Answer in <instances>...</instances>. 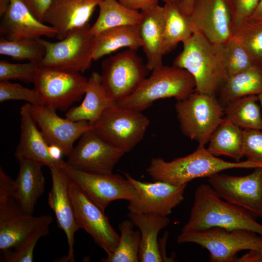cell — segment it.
Wrapping results in <instances>:
<instances>
[{"label":"cell","instance_id":"1","mask_svg":"<svg viewBox=\"0 0 262 262\" xmlns=\"http://www.w3.org/2000/svg\"><path fill=\"white\" fill-rule=\"evenodd\" d=\"M182 43L183 49L175 58L173 66L192 75L195 91L216 96L229 78L224 45L213 43L196 33Z\"/></svg>","mask_w":262,"mask_h":262},{"label":"cell","instance_id":"2","mask_svg":"<svg viewBox=\"0 0 262 262\" xmlns=\"http://www.w3.org/2000/svg\"><path fill=\"white\" fill-rule=\"evenodd\" d=\"M248 211L230 203L218 196L210 184L197 187L189 218L181 232L213 227L243 229L262 236V225Z\"/></svg>","mask_w":262,"mask_h":262},{"label":"cell","instance_id":"3","mask_svg":"<svg viewBox=\"0 0 262 262\" xmlns=\"http://www.w3.org/2000/svg\"><path fill=\"white\" fill-rule=\"evenodd\" d=\"M262 168V162L250 159L240 162L224 161L210 153L205 146H198L192 153L167 162L153 158L147 172L153 181L180 185L200 178L209 177L233 168Z\"/></svg>","mask_w":262,"mask_h":262},{"label":"cell","instance_id":"4","mask_svg":"<svg viewBox=\"0 0 262 262\" xmlns=\"http://www.w3.org/2000/svg\"><path fill=\"white\" fill-rule=\"evenodd\" d=\"M152 71L150 76L145 78L131 95L116 104L142 112L156 100L175 98L180 101L195 91V80L185 69L163 65Z\"/></svg>","mask_w":262,"mask_h":262},{"label":"cell","instance_id":"5","mask_svg":"<svg viewBox=\"0 0 262 262\" xmlns=\"http://www.w3.org/2000/svg\"><path fill=\"white\" fill-rule=\"evenodd\" d=\"M14 180L0 167V250H12L42 227L51 224L49 215L34 216L25 213L13 195Z\"/></svg>","mask_w":262,"mask_h":262},{"label":"cell","instance_id":"6","mask_svg":"<svg viewBox=\"0 0 262 262\" xmlns=\"http://www.w3.org/2000/svg\"><path fill=\"white\" fill-rule=\"evenodd\" d=\"M175 107L181 132L200 146L208 143L225 114L224 107L216 96L195 91L177 101Z\"/></svg>","mask_w":262,"mask_h":262},{"label":"cell","instance_id":"7","mask_svg":"<svg viewBox=\"0 0 262 262\" xmlns=\"http://www.w3.org/2000/svg\"><path fill=\"white\" fill-rule=\"evenodd\" d=\"M179 244H196L209 252L212 262H234L235 255L245 250L262 252V236L250 231L213 227L181 232L178 236Z\"/></svg>","mask_w":262,"mask_h":262},{"label":"cell","instance_id":"8","mask_svg":"<svg viewBox=\"0 0 262 262\" xmlns=\"http://www.w3.org/2000/svg\"><path fill=\"white\" fill-rule=\"evenodd\" d=\"M90 124L101 139L125 153L142 140L149 120L142 112L115 104Z\"/></svg>","mask_w":262,"mask_h":262},{"label":"cell","instance_id":"9","mask_svg":"<svg viewBox=\"0 0 262 262\" xmlns=\"http://www.w3.org/2000/svg\"><path fill=\"white\" fill-rule=\"evenodd\" d=\"M91 26L87 23L75 29L56 42L42 39L46 53L40 65L81 74L88 69L93 61L95 42V36L90 32Z\"/></svg>","mask_w":262,"mask_h":262},{"label":"cell","instance_id":"10","mask_svg":"<svg viewBox=\"0 0 262 262\" xmlns=\"http://www.w3.org/2000/svg\"><path fill=\"white\" fill-rule=\"evenodd\" d=\"M59 166L71 181L104 212L115 200L130 201L138 196L132 183L119 174L85 171L71 166L62 159Z\"/></svg>","mask_w":262,"mask_h":262},{"label":"cell","instance_id":"11","mask_svg":"<svg viewBox=\"0 0 262 262\" xmlns=\"http://www.w3.org/2000/svg\"><path fill=\"white\" fill-rule=\"evenodd\" d=\"M136 51L128 49L102 63L101 84L115 103L131 95L149 71Z\"/></svg>","mask_w":262,"mask_h":262},{"label":"cell","instance_id":"12","mask_svg":"<svg viewBox=\"0 0 262 262\" xmlns=\"http://www.w3.org/2000/svg\"><path fill=\"white\" fill-rule=\"evenodd\" d=\"M88 82L80 73L41 66L33 83L44 105L65 112L82 98Z\"/></svg>","mask_w":262,"mask_h":262},{"label":"cell","instance_id":"13","mask_svg":"<svg viewBox=\"0 0 262 262\" xmlns=\"http://www.w3.org/2000/svg\"><path fill=\"white\" fill-rule=\"evenodd\" d=\"M208 182L222 199L262 218V168L243 176L217 173Z\"/></svg>","mask_w":262,"mask_h":262},{"label":"cell","instance_id":"14","mask_svg":"<svg viewBox=\"0 0 262 262\" xmlns=\"http://www.w3.org/2000/svg\"><path fill=\"white\" fill-rule=\"evenodd\" d=\"M69 193L80 229L88 233L107 256L111 255L117 247L119 236L104 212L71 180Z\"/></svg>","mask_w":262,"mask_h":262},{"label":"cell","instance_id":"15","mask_svg":"<svg viewBox=\"0 0 262 262\" xmlns=\"http://www.w3.org/2000/svg\"><path fill=\"white\" fill-rule=\"evenodd\" d=\"M125 177L134 185L138 196L129 201L130 212L150 213L167 216L172 210L184 200V193L187 184L177 185L166 182H143L125 173Z\"/></svg>","mask_w":262,"mask_h":262},{"label":"cell","instance_id":"16","mask_svg":"<svg viewBox=\"0 0 262 262\" xmlns=\"http://www.w3.org/2000/svg\"><path fill=\"white\" fill-rule=\"evenodd\" d=\"M193 33L211 42L225 44L232 36L231 16L225 0H196L187 16Z\"/></svg>","mask_w":262,"mask_h":262},{"label":"cell","instance_id":"17","mask_svg":"<svg viewBox=\"0 0 262 262\" xmlns=\"http://www.w3.org/2000/svg\"><path fill=\"white\" fill-rule=\"evenodd\" d=\"M124 154L107 143L91 129L82 135L66 162L85 171L110 173Z\"/></svg>","mask_w":262,"mask_h":262},{"label":"cell","instance_id":"18","mask_svg":"<svg viewBox=\"0 0 262 262\" xmlns=\"http://www.w3.org/2000/svg\"><path fill=\"white\" fill-rule=\"evenodd\" d=\"M32 115L49 145H56L68 157L76 140L92 129L91 124L85 121H73L60 117L56 110L46 105H32Z\"/></svg>","mask_w":262,"mask_h":262},{"label":"cell","instance_id":"19","mask_svg":"<svg viewBox=\"0 0 262 262\" xmlns=\"http://www.w3.org/2000/svg\"><path fill=\"white\" fill-rule=\"evenodd\" d=\"M52 186L48 195V204L54 213L58 227L65 233L68 244L67 262H74L75 232L80 229L69 193L70 180L59 166L49 168Z\"/></svg>","mask_w":262,"mask_h":262},{"label":"cell","instance_id":"20","mask_svg":"<svg viewBox=\"0 0 262 262\" xmlns=\"http://www.w3.org/2000/svg\"><path fill=\"white\" fill-rule=\"evenodd\" d=\"M1 17V38L15 40L38 39L43 36L55 37V29L37 20L22 0H10L6 11Z\"/></svg>","mask_w":262,"mask_h":262},{"label":"cell","instance_id":"21","mask_svg":"<svg viewBox=\"0 0 262 262\" xmlns=\"http://www.w3.org/2000/svg\"><path fill=\"white\" fill-rule=\"evenodd\" d=\"M101 0H53L44 22L53 27L57 40L64 39L71 31L84 26Z\"/></svg>","mask_w":262,"mask_h":262},{"label":"cell","instance_id":"22","mask_svg":"<svg viewBox=\"0 0 262 262\" xmlns=\"http://www.w3.org/2000/svg\"><path fill=\"white\" fill-rule=\"evenodd\" d=\"M30 105L27 102L20 108L21 133L15 156L18 161L29 160L49 168L58 166L60 161L54 160L50 156L49 145L37 127Z\"/></svg>","mask_w":262,"mask_h":262},{"label":"cell","instance_id":"23","mask_svg":"<svg viewBox=\"0 0 262 262\" xmlns=\"http://www.w3.org/2000/svg\"><path fill=\"white\" fill-rule=\"evenodd\" d=\"M140 12L142 17L138 27L142 48L147 58V68L152 71L163 65L164 7L158 4Z\"/></svg>","mask_w":262,"mask_h":262},{"label":"cell","instance_id":"24","mask_svg":"<svg viewBox=\"0 0 262 262\" xmlns=\"http://www.w3.org/2000/svg\"><path fill=\"white\" fill-rule=\"evenodd\" d=\"M19 170L14 180L13 195L21 209L33 214L35 206L45 191V179L40 164L29 160L19 161Z\"/></svg>","mask_w":262,"mask_h":262},{"label":"cell","instance_id":"25","mask_svg":"<svg viewBox=\"0 0 262 262\" xmlns=\"http://www.w3.org/2000/svg\"><path fill=\"white\" fill-rule=\"evenodd\" d=\"M140 232L139 262H161L164 260L158 240L159 232L166 227L170 220L167 216L129 212L127 215Z\"/></svg>","mask_w":262,"mask_h":262},{"label":"cell","instance_id":"26","mask_svg":"<svg viewBox=\"0 0 262 262\" xmlns=\"http://www.w3.org/2000/svg\"><path fill=\"white\" fill-rule=\"evenodd\" d=\"M82 102L69 109L66 118L73 121H85L92 123L97 120L109 107L116 103L109 97L101 82L100 74L93 72Z\"/></svg>","mask_w":262,"mask_h":262},{"label":"cell","instance_id":"27","mask_svg":"<svg viewBox=\"0 0 262 262\" xmlns=\"http://www.w3.org/2000/svg\"><path fill=\"white\" fill-rule=\"evenodd\" d=\"M123 48L135 50L142 48L138 25L109 29L95 36L93 60Z\"/></svg>","mask_w":262,"mask_h":262},{"label":"cell","instance_id":"28","mask_svg":"<svg viewBox=\"0 0 262 262\" xmlns=\"http://www.w3.org/2000/svg\"><path fill=\"white\" fill-rule=\"evenodd\" d=\"M243 135V130L225 117L211 135L207 149L215 156H225L240 162L244 157Z\"/></svg>","mask_w":262,"mask_h":262},{"label":"cell","instance_id":"29","mask_svg":"<svg viewBox=\"0 0 262 262\" xmlns=\"http://www.w3.org/2000/svg\"><path fill=\"white\" fill-rule=\"evenodd\" d=\"M98 7V17L90 29L94 36L111 28L138 25L142 19L141 12L126 7L117 0H101Z\"/></svg>","mask_w":262,"mask_h":262},{"label":"cell","instance_id":"30","mask_svg":"<svg viewBox=\"0 0 262 262\" xmlns=\"http://www.w3.org/2000/svg\"><path fill=\"white\" fill-rule=\"evenodd\" d=\"M262 93V68L255 66L229 77L219 95L224 107L230 101Z\"/></svg>","mask_w":262,"mask_h":262},{"label":"cell","instance_id":"31","mask_svg":"<svg viewBox=\"0 0 262 262\" xmlns=\"http://www.w3.org/2000/svg\"><path fill=\"white\" fill-rule=\"evenodd\" d=\"M258 95L233 100L224 107L226 117L242 129L262 130V112Z\"/></svg>","mask_w":262,"mask_h":262},{"label":"cell","instance_id":"32","mask_svg":"<svg viewBox=\"0 0 262 262\" xmlns=\"http://www.w3.org/2000/svg\"><path fill=\"white\" fill-rule=\"evenodd\" d=\"M164 22L163 52L167 54L183 42L193 34L187 16L183 15L178 5L164 4Z\"/></svg>","mask_w":262,"mask_h":262},{"label":"cell","instance_id":"33","mask_svg":"<svg viewBox=\"0 0 262 262\" xmlns=\"http://www.w3.org/2000/svg\"><path fill=\"white\" fill-rule=\"evenodd\" d=\"M134 225L131 220H125L118 225L120 235L115 251L102 262H138L141 234L139 230L133 229Z\"/></svg>","mask_w":262,"mask_h":262},{"label":"cell","instance_id":"34","mask_svg":"<svg viewBox=\"0 0 262 262\" xmlns=\"http://www.w3.org/2000/svg\"><path fill=\"white\" fill-rule=\"evenodd\" d=\"M46 53L42 39H23L9 40H0V54L12 57L13 59L40 64Z\"/></svg>","mask_w":262,"mask_h":262},{"label":"cell","instance_id":"35","mask_svg":"<svg viewBox=\"0 0 262 262\" xmlns=\"http://www.w3.org/2000/svg\"><path fill=\"white\" fill-rule=\"evenodd\" d=\"M232 35L241 42L256 66L262 68V23L248 19L232 29Z\"/></svg>","mask_w":262,"mask_h":262},{"label":"cell","instance_id":"36","mask_svg":"<svg viewBox=\"0 0 262 262\" xmlns=\"http://www.w3.org/2000/svg\"><path fill=\"white\" fill-rule=\"evenodd\" d=\"M225 63L229 77L257 66L250 54L235 36L224 44Z\"/></svg>","mask_w":262,"mask_h":262},{"label":"cell","instance_id":"37","mask_svg":"<svg viewBox=\"0 0 262 262\" xmlns=\"http://www.w3.org/2000/svg\"><path fill=\"white\" fill-rule=\"evenodd\" d=\"M47 224L40 228L15 248L2 254V260L6 262H32L33 251L39 239L47 236L49 233V226Z\"/></svg>","mask_w":262,"mask_h":262},{"label":"cell","instance_id":"38","mask_svg":"<svg viewBox=\"0 0 262 262\" xmlns=\"http://www.w3.org/2000/svg\"><path fill=\"white\" fill-rule=\"evenodd\" d=\"M17 100L26 101L32 105H43V98L35 88L29 89L9 81H0V102Z\"/></svg>","mask_w":262,"mask_h":262},{"label":"cell","instance_id":"39","mask_svg":"<svg viewBox=\"0 0 262 262\" xmlns=\"http://www.w3.org/2000/svg\"><path fill=\"white\" fill-rule=\"evenodd\" d=\"M40 64L29 62L24 64H13L0 61V81L18 80L26 83H33Z\"/></svg>","mask_w":262,"mask_h":262},{"label":"cell","instance_id":"40","mask_svg":"<svg viewBox=\"0 0 262 262\" xmlns=\"http://www.w3.org/2000/svg\"><path fill=\"white\" fill-rule=\"evenodd\" d=\"M242 151L247 159L262 162V130H243Z\"/></svg>","mask_w":262,"mask_h":262},{"label":"cell","instance_id":"41","mask_svg":"<svg viewBox=\"0 0 262 262\" xmlns=\"http://www.w3.org/2000/svg\"><path fill=\"white\" fill-rule=\"evenodd\" d=\"M260 0H225L231 16L232 29L248 19Z\"/></svg>","mask_w":262,"mask_h":262},{"label":"cell","instance_id":"42","mask_svg":"<svg viewBox=\"0 0 262 262\" xmlns=\"http://www.w3.org/2000/svg\"><path fill=\"white\" fill-rule=\"evenodd\" d=\"M53 0H22L31 14L44 23L45 15Z\"/></svg>","mask_w":262,"mask_h":262},{"label":"cell","instance_id":"43","mask_svg":"<svg viewBox=\"0 0 262 262\" xmlns=\"http://www.w3.org/2000/svg\"><path fill=\"white\" fill-rule=\"evenodd\" d=\"M122 5L130 9L141 11L146 10L158 4L157 0H117Z\"/></svg>","mask_w":262,"mask_h":262},{"label":"cell","instance_id":"44","mask_svg":"<svg viewBox=\"0 0 262 262\" xmlns=\"http://www.w3.org/2000/svg\"><path fill=\"white\" fill-rule=\"evenodd\" d=\"M239 262H262V253L256 250H250L240 258L235 260Z\"/></svg>","mask_w":262,"mask_h":262},{"label":"cell","instance_id":"45","mask_svg":"<svg viewBox=\"0 0 262 262\" xmlns=\"http://www.w3.org/2000/svg\"><path fill=\"white\" fill-rule=\"evenodd\" d=\"M196 0H180L179 7L182 13L188 16L191 12Z\"/></svg>","mask_w":262,"mask_h":262},{"label":"cell","instance_id":"46","mask_svg":"<svg viewBox=\"0 0 262 262\" xmlns=\"http://www.w3.org/2000/svg\"><path fill=\"white\" fill-rule=\"evenodd\" d=\"M48 150L50 156L54 160L60 161L62 159L64 154L60 147L56 145H49Z\"/></svg>","mask_w":262,"mask_h":262},{"label":"cell","instance_id":"47","mask_svg":"<svg viewBox=\"0 0 262 262\" xmlns=\"http://www.w3.org/2000/svg\"><path fill=\"white\" fill-rule=\"evenodd\" d=\"M248 19L262 23V0H260L254 12Z\"/></svg>","mask_w":262,"mask_h":262},{"label":"cell","instance_id":"48","mask_svg":"<svg viewBox=\"0 0 262 262\" xmlns=\"http://www.w3.org/2000/svg\"><path fill=\"white\" fill-rule=\"evenodd\" d=\"M10 0H0V16H2L6 11Z\"/></svg>","mask_w":262,"mask_h":262},{"label":"cell","instance_id":"49","mask_svg":"<svg viewBox=\"0 0 262 262\" xmlns=\"http://www.w3.org/2000/svg\"><path fill=\"white\" fill-rule=\"evenodd\" d=\"M164 3V4H175L179 6L180 0H157Z\"/></svg>","mask_w":262,"mask_h":262},{"label":"cell","instance_id":"50","mask_svg":"<svg viewBox=\"0 0 262 262\" xmlns=\"http://www.w3.org/2000/svg\"><path fill=\"white\" fill-rule=\"evenodd\" d=\"M259 102L261 107L262 112V93L258 95Z\"/></svg>","mask_w":262,"mask_h":262},{"label":"cell","instance_id":"51","mask_svg":"<svg viewBox=\"0 0 262 262\" xmlns=\"http://www.w3.org/2000/svg\"></svg>","mask_w":262,"mask_h":262}]
</instances>
